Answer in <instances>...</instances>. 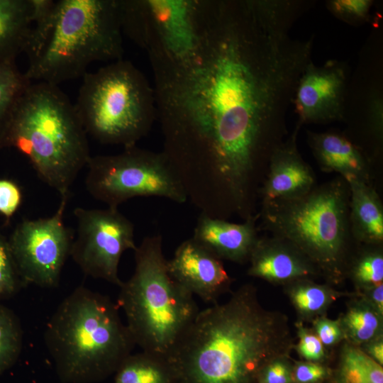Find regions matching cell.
Returning <instances> with one entry per match:
<instances>
[{"label": "cell", "mask_w": 383, "mask_h": 383, "mask_svg": "<svg viewBox=\"0 0 383 383\" xmlns=\"http://www.w3.org/2000/svg\"><path fill=\"white\" fill-rule=\"evenodd\" d=\"M297 329L299 342L296 348L299 355L307 361L318 362L322 360L326 351L318 337L301 323L297 325Z\"/></svg>", "instance_id": "cell-32"}, {"label": "cell", "mask_w": 383, "mask_h": 383, "mask_svg": "<svg viewBox=\"0 0 383 383\" xmlns=\"http://www.w3.org/2000/svg\"><path fill=\"white\" fill-rule=\"evenodd\" d=\"M123 35L118 0H57L45 40L24 74L57 86L83 77L92 62L123 58Z\"/></svg>", "instance_id": "cell-7"}, {"label": "cell", "mask_w": 383, "mask_h": 383, "mask_svg": "<svg viewBox=\"0 0 383 383\" xmlns=\"http://www.w3.org/2000/svg\"><path fill=\"white\" fill-rule=\"evenodd\" d=\"M289 32L260 0H206L194 52L150 62L161 152L202 213L243 215L256 205L312 60L313 37Z\"/></svg>", "instance_id": "cell-1"}, {"label": "cell", "mask_w": 383, "mask_h": 383, "mask_svg": "<svg viewBox=\"0 0 383 383\" xmlns=\"http://www.w3.org/2000/svg\"><path fill=\"white\" fill-rule=\"evenodd\" d=\"M133 251L134 272L118 287L117 306L135 345L167 358L200 310L170 275L160 234L145 236Z\"/></svg>", "instance_id": "cell-5"}, {"label": "cell", "mask_w": 383, "mask_h": 383, "mask_svg": "<svg viewBox=\"0 0 383 383\" xmlns=\"http://www.w3.org/2000/svg\"><path fill=\"white\" fill-rule=\"evenodd\" d=\"M330 376L331 383H383V368L361 347L345 341Z\"/></svg>", "instance_id": "cell-23"}, {"label": "cell", "mask_w": 383, "mask_h": 383, "mask_svg": "<svg viewBox=\"0 0 383 383\" xmlns=\"http://www.w3.org/2000/svg\"><path fill=\"white\" fill-rule=\"evenodd\" d=\"M77 222V237L70 255L87 276L119 287L118 265L123 252L134 250V225L118 209L74 210Z\"/></svg>", "instance_id": "cell-12"}, {"label": "cell", "mask_w": 383, "mask_h": 383, "mask_svg": "<svg viewBox=\"0 0 383 383\" xmlns=\"http://www.w3.org/2000/svg\"><path fill=\"white\" fill-rule=\"evenodd\" d=\"M290 300L301 316L318 317L340 296L329 286L318 284L312 279H302L287 284Z\"/></svg>", "instance_id": "cell-25"}, {"label": "cell", "mask_w": 383, "mask_h": 383, "mask_svg": "<svg viewBox=\"0 0 383 383\" xmlns=\"http://www.w3.org/2000/svg\"><path fill=\"white\" fill-rule=\"evenodd\" d=\"M74 106L87 135L123 148L136 145L157 121L153 87L123 58L86 72Z\"/></svg>", "instance_id": "cell-8"}, {"label": "cell", "mask_w": 383, "mask_h": 383, "mask_svg": "<svg viewBox=\"0 0 383 383\" xmlns=\"http://www.w3.org/2000/svg\"><path fill=\"white\" fill-rule=\"evenodd\" d=\"M339 322L344 339L360 347L382 335V316L364 297L351 302Z\"/></svg>", "instance_id": "cell-24"}, {"label": "cell", "mask_w": 383, "mask_h": 383, "mask_svg": "<svg viewBox=\"0 0 383 383\" xmlns=\"http://www.w3.org/2000/svg\"><path fill=\"white\" fill-rule=\"evenodd\" d=\"M31 0H0V62L24 53L32 24Z\"/></svg>", "instance_id": "cell-21"}, {"label": "cell", "mask_w": 383, "mask_h": 383, "mask_svg": "<svg viewBox=\"0 0 383 383\" xmlns=\"http://www.w3.org/2000/svg\"><path fill=\"white\" fill-rule=\"evenodd\" d=\"M248 262V275L271 283L287 285L321 275L317 267L294 245L274 235L259 237Z\"/></svg>", "instance_id": "cell-17"}, {"label": "cell", "mask_w": 383, "mask_h": 383, "mask_svg": "<svg viewBox=\"0 0 383 383\" xmlns=\"http://www.w3.org/2000/svg\"><path fill=\"white\" fill-rule=\"evenodd\" d=\"M22 287L7 240L0 233V297L11 296Z\"/></svg>", "instance_id": "cell-31"}, {"label": "cell", "mask_w": 383, "mask_h": 383, "mask_svg": "<svg viewBox=\"0 0 383 383\" xmlns=\"http://www.w3.org/2000/svg\"><path fill=\"white\" fill-rule=\"evenodd\" d=\"M31 30L24 53L28 60L32 59L38 52L50 28L56 1L31 0Z\"/></svg>", "instance_id": "cell-29"}, {"label": "cell", "mask_w": 383, "mask_h": 383, "mask_svg": "<svg viewBox=\"0 0 383 383\" xmlns=\"http://www.w3.org/2000/svg\"><path fill=\"white\" fill-rule=\"evenodd\" d=\"M167 267L176 282L208 304L217 303L232 284L222 260L192 238L177 247L173 257L167 260Z\"/></svg>", "instance_id": "cell-15"}, {"label": "cell", "mask_w": 383, "mask_h": 383, "mask_svg": "<svg viewBox=\"0 0 383 383\" xmlns=\"http://www.w3.org/2000/svg\"><path fill=\"white\" fill-rule=\"evenodd\" d=\"M350 189L349 221L354 240L380 245L383 242V206L379 194L370 182L345 179Z\"/></svg>", "instance_id": "cell-20"}, {"label": "cell", "mask_w": 383, "mask_h": 383, "mask_svg": "<svg viewBox=\"0 0 383 383\" xmlns=\"http://www.w3.org/2000/svg\"><path fill=\"white\" fill-rule=\"evenodd\" d=\"M87 135L74 104L58 86L32 82L13 111L1 148L23 154L62 198L70 196L91 156Z\"/></svg>", "instance_id": "cell-4"}, {"label": "cell", "mask_w": 383, "mask_h": 383, "mask_svg": "<svg viewBox=\"0 0 383 383\" xmlns=\"http://www.w3.org/2000/svg\"><path fill=\"white\" fill-rule=\"evenodd\" d=\"M327 9L336 18L351 26H359L371 20L373 0H328Z\"/></svg>", "instance_id": "cell-30"}, {"label": "cell", "mask_w": 383, "mask_h": 383, "mask_svg": "<svg viewBox=\"0 0 383 383\" xmlns=\"http://www.w3.org/2000/svg\"><path fill=\"white\" fill-rule=\"evenodd\" d=\"M123 34L150 62H174L199 44L205 0H118Z\"/></svg>", "instance_id": "cell-9"}, {"label": "cell", "mask_w": 383, "mask_h": 383, "mask_svg": "<svg viewBox=\"0 0 383 383\" xmlns=\"http://www.w3.org/2000/svg\"><path fill=\"white\" fill-rule=\"evenodd\" d=\"M350 263L347 273L359 288L365 290L383 284V255L379 248L362 252Z\"/></svg>", "instance_id": "cell-28"}, {"label": "cell", "mask_w": 383, "mask_h": 383, "mask_svg": "<svg viewBox=\"0 0 383 383\" xmlns=\"http://www.w3.org/2000/svg\"><path fill=\"white\" fill-rule=\"evenodd\" d=\"M350 189L341 177L300 196L261 204L260 228L294 245L331 282L347 274L352 243Z\"/></svg>", "instance_id": "cell-6"}, {"label": "cell", "mask_w": 383, "mask_h": 383, "mask_svg": "<svg viewBox=\"0 0 383 383\" xmlns=\"http://www.w3.org/2000/svg\"><path fill=\"white\" fill-rule=\"evenodd\" d=\"M366 299L376 311L383 316V284L365 289Z\"/></svg>", "instance_id": "cell-37"}, {"label": "cell", "mask_w": 383, "mask_h": 383, "mask_svg": "<svg viewBox=\"0 0 383 383\" xmlns=\"http://www.w3.org/2000/svg\"><path fill=\"white\" fill-rule=\"evenodd\" d=\"M301 127L296 123L290 136L271 154L267 173L258 191L261 204L296 198L316 186L314 172L297 148V135Z\"/></svg>", "instance_id": "cell-16"}, {"label": "cell", "mask_w": 383, "mask_h": 383, "mask_svg": "<svg viewBox=\"0 0 383 383\" xmlns=\"http://www.w3.org/2000/svg\"><path fill=\"white\" fill-rule=\"evenodd\" d=\"M362 348L370 357L382 366L383 365V339L382 335L365 344Z\"/></svg>", "instance_id": "cell-38"}, {"label": "cell", "mask_w": 383, "mask_h": 383, "mask_svg": "<svg viewBox=\"0 0 383 383\" xmlns=\"http://www.w3.org/2000/svg\"><path fill=\"white\" fill-rule=\"evenodd\" d=\"M313 328L316 335L326 346H333L344 338L339 320L318 316L313 321Z\"/></svg>", "instance_id": "cell-36"}, {"label": "cell", "mask_w": 383, "mask_h": 383, "mask_svg": "<svg viewBox=\"0 0 383 383\" xmlns=\"http://www.w3.org/2000/svg\"><path fill=\"white\" fill-rule=\"evenodd\" d=\"M31 82L19 71L16 62H0V147L13 111Z\"/></svg>", "instance_id": "cell-26"}, {"label": "cell", "mask_w": 383, "mask_h": 383, "mask_svg": "<svg viewBox=\"0 0 383 383\" xmlns=\"http://www.w3.org/2000/svg\"><path fill=\"white\" fill-rule=\"evenodd\" d=\"M288 318L264 308L245 284L199 311L167 357L175 383H258L270 362L293 348Z\"/></svg>", "instance_id": "cell-2"}, {"label": "cell", "mask_w": 383, "mask_h": 383, "mask_svg": "<svg viewBox=\"0 0 383 383\" xmlns=\"http://www.w3.org/2000/svg\"><path fill=\"white\" fill-rule=\"evenodd\" d=\"M22 197L21 189L15 182L0 179V214L7 221L19 209Z\"/></svg>", "instance_id": "cell-33"}, {"label": "cell", "mask_w": 383, "mask_h": 383, "mask_svg": "<svg viewBox=\"0 0 383 383\" xmlns=\"http://www.w3.org/2000/svg\"><path fill=\"white\" fill-rule=\"evenodd\" d=\"M108 296L79 286L48 321L44 341L60 379L99 382L116 372L136 346Z\"/></svg>", "instance_id": "cell-3"}, {"label": "cell", "mask_w": 383, "mask_h": 383, "mask_svg": "<svg viewBox=\"0 0 383 383\" xmlns=\"http://www.w3.org/2000/svg\"><path fill=\"white\" fill-rule=\"evenodd\" d=\"M288 358H279L270 362L261 372L258 383H294L293 367Z\"/></svg>", "instance_id": "cell-34"}, {"label": "cell", "mask_w": 383, "mask_h": 383, "mask_svg": "<svg viewBox=\"0 0 383 383\" xmlns=\"http://www.w3.org/2000/svg\"><path fill=\"white\" fill-rule=\"evenodd\" d=\"M331 373L328 368L316 362H299L293 367L294 383H321Z\"/></svg>", "instance_id": "cell-35"}, {"label": "cell", "mask_w": 383, "mask_h": 383, "mask_svg": "<svg viewBox=\"0 0 383 383\" xmlns=\"http://www.w3.org/2000/svg\"><path fill=\"white\" fill-rule=\"evenodd\" d=\"M376 33L362 50L358 65L350 74L343 122L367 140L379 153L383 135V77L380 41Z\"/></svg>", "instance_id": "cell-13"}, {"label": "cell", "mask_w": 383, "mask_h": 383, "mask_svg": "<svg viewBox=\"0 0 383 383\" xmlns=\"http://www.w3.org/2000/svg\"><path fill=\"white\" fill-rule=\"evenodd\" d=\"M69 198L62 197L56 212L50 217L23 220L7 240L23 287L58 286L74 240L63 219Z\"/></svg>", "instance_id": "cell-11"}, {"label": "cell", "mask_w": 383, "mask_h": 383, "mask_svg": "<svg viewBox=\"0 0 383 383\" xmlns=\"http://www.w3.org/2000/svg\"><path fill=\"white\" fill-rule=\"evenodd\" d=\"M85 178L87 192L108 207L138 196H159L182 204L184 191L164 155L140 148H124L115 155L91 156Z\"/></svg>", "instance_id": "cell-10"}, {"label": "cell", "mask_w": 383, "mask_h": 383, "mask_svg": "<svg viewBox=\"0 0 383 383\" xmlns=\"http://www.w3.org/2000/svg\"><path fill=\"white\" fill-rule=\"evenodd\" d=\"M350 74L345 61L329 60L318 66L311 60L298 82L293 99L297 123L302 126L343 122Z\"/></svg>", "instance_id": "cell-14"}, {"label": "cell", "mask_w": 383, "mask_h": 383, "mask_svg": "<svg viewBox=\"0 0 383 383\" xmlns=\"http://www.w3.org/2000/svg\"><path fill=\"white\" fill-rule=\"evenodd\" d=\"M23 347V331L15 313L0 303V374L18 360Z\"/></svg>", "instance_id": "cell-27"}, {"label": "cell", "mask_w": 383, "mask_h": 383, "mask_svg": "<svg viewBox=\"0 0 383 383\" xmlns=\"http://www.w3.org/2000/svg\"><path fill=\"white\" fill-rule=\"evenodd\" d=\"M115 373L114 383H175L167 359L144 351L129 355Z\"/></svg>", "instance_id": "cell-22"}, {"label": "cell", "mask_w": 383, "mask_h": 383, "mask_svg": "<svg viewBox=\"0 0 383 383\" xmlns=\"http://www.w3.org/2000/svg\"><path fill=\"white\" fill-rule=\"evenodd\" d=\"M257 220V213L235 223L201 213L192 238L221 260L244 263L259 239Z\"/></svg>", "instance_id": "cell-18"}, {"label": "cell", "mask_w": 383, "mask_h": 383, "mask_svg": "<svg viewBox=\"0 0 383 383\" xmlns=\"http://www.w3.org/2000/svg\"><path fill=\"white\" fill-rule=\"evenodd\" d=\"M307 143L323 172L370 182V160L345 134L307 131Z\"/></svg>", "instance_id": "cell-19"}]
</instances>
